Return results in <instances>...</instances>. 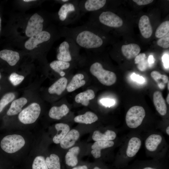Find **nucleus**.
Segmentation results:
<instances>
[{
  "mask_svg": "<svg viewBox=\"0 0 169 169\" xmlns=\"http://www.w3.org/2000/svg\"><path fill=\"white\" fill-rule=\"evenodd\" d=\"M121 50L123 55L127 59H131L137 56L140 53V47L136 44H130L122 46Z\"/></svg>",
  "mask_w": 169,
  "mask_h": 169,
  "instance_id": "2eb2a0df",
  "label": "nucleus"
},
{
  "mask_svg": "<svg viewBox=\"0 0 169 169\" xmlns=\"http://www.w3.org/2000/svg\"><path fill=\"white\" fill-rule=\"evenodd\" d=\"M133 2L139 5H146L153 2V0H133Z\"/></svg>",
  "mask_w": 169,
  "mask_h": 169,
  "instance_id": "58836bf2",
  "label": "nucleus"
},
{
  "mask_svg": "<svg viewBox=\"0 0 169 169\" xmlns=\"http://www.w3.org/2000/svg\"><path fill=\"white\" fill-rule=\"evenodd\" d=\"M68 80L65 77H62L52 84L48 89V91L50 94L61 95L66 89Z\"/></svg>",
  "mask_w": 169,
  "mask_h": 169,
  "instance_id": "f3484780",
  "label": "nucleus"
},
{
  "mask_svg": "<svg viewBox=\"0 0 169 169\" xmlns=\"http://www.w3.org/2000/svg\"><path fill=\"white\" fill-rule=\"evenodd\" d=\"M25 141L22 136L16 134L4 137L1 141L0 146L5 152L10 154L16 152L25 145Z\"/></svg>",
  "mask_w": 169,
  "mask_h": 169,
  "instance_id": "0eeeda50",
  "label": "nucleus"
},
{
  "mask_svg": "<svg viewBox=\"0 0 169 169\" xmlns=\"http://www.w3.org/2000/svg\"><path fill=\"white\" fill-rule=\"evenodd\" d=\"M167 89L168 90H169V81L167 82Z\"/></svg>",
  "mask_w": 169,
  "mask_h": 169,
  "instance_id": "8fccbe9b",
  "label": "nucleus"
},
{
  "mask_svg": "<svg viewBox=\"0 0 169 169\" xmlns=\"http://www.w3.org/2000/svg\"><path fill=\"white\" fill-rule=\"evenodd\" d=\"M91 59L87 61L89 72L93 76L96 77L102 84L110 86L115 84L116 80L115 74L113 72L104 68L102 64L98 61H93Z\"/></svg>",
  "mask_w": 169,
  "mask_h": 169,
  "instance_id": "20e7f679",
  "label": "nucleus"
},
{
  "mask_svg": "<svg viewBox=\"0 0 169 169\" xmlns=\"http://www.w3.org/2000/svg\"><path fill=\"white\" fill-rule=\"evenodd\" d=\"M100 102L106 107H110L114 105L115 103V101L113 99L108 98H103L100 100Z\"/></svg>",
  "mask_w": 169,
  "mask_h": 169,
  "instance_id": "e433bc0d",
  "label": "nucleus"
},
{
  "mask_svg": "<svg viewBox=\"0 0 169 169\" xmlns=\"http://www.w3.org/2000/svg\"><path fill=\"white\" fill-rule=\"evenodd\" d=\"M1 7L0 6V36L2 33V14Z\"/></svg>",
  "mask_w": 169,
  "mask_h": 169,
  "instance_id": "79ce46f5",
  "label": "nucleus"
},
{
  "mask_svg": "<svg viewBox=\"0 0 169 169\" xmlns=\"http://www.w3.org/2000/svg\"><path fill=\"white\" fill-rule=\"evenodd\" d=\"M47 166L49 169H61L60 160L58 155L51 154L45 159Z\"/></svg>",
  "mask_w": 169,
  "mask_h": 169,
  "instance_id": "c85d7f7f",
  "label": "nucleus"
},
{
  "mask_svg": "<svg viewBox=\"0 0 169 169\" xmlns=\"http://www.w3.org/2000/svg\"><path fill=\"white\" fill-rule=\"evenodd\" d=\"M97 116L92 112L88 111L84 114L76 116L74 119V121L77 123L86 124H91L98 120Z\"/></svg>",
  "mask_w": 169,
  "mask_h": 169,
  "instance_id": "393cba45",
  "label": "nucleus"
},
{
  "mask_svg": "<svg viewBox=\"0 0 169 169\" xmlns=\"http://www.w3.org/2000/svg\"><path fill=\"white\" fill-rule=\"evenodd\" d=\"M20 58L19 54L16 51L8 49L0 50V59L7 62L10 66L16 65Z\"/></svg>",
  "mask_w": 169,
  "mask_h": 169,
  "instance_id": "9b49d317",
  "label": "nucleus"
},
{
  "mask_svg": "<svg viewBox=\"0 0 169 169\" xmlns=\"http://www.w3.org/2000/svg\"><path fill=\"white\" fill-rule=\"evenodd\" d=\"M158 87L160 88L161 89H164L165 87V84L162 83H160L158 84Z\"/></svg>",
  "mask_w": 169,
  "mask_h": 169,
  "instance_id": "a18cd8bd",
  "label": "nucleus"
},
{
  "mask_svg": "<svg viewBox=\"0 0 169 169\" xmlns=\"http://www.w3.org/2000/svg\"><path fill=\"white\" fill-rule=\"evenodd\" d=\"M24 76L16 73H12L10 75L9 79L11 83L14 86L20 84L24 79Z\"/></svg>",
  "mask_w": 169,
  "mask_h": 169,
  "instance_id": "f704fd0d",
  "label": "nucleus"
},
{
  "mask_svg": "<svg viewBox=\"0 0 169 169\" xmlns=\"http://www.w3.org/2000/svg\"><path fill=\"white\" fill-rule=\"evenodd\" d=\"M27 99L21 97L13 101L8 110L7 114L9 116L17 115L22 110V109L27 102Z\"/></svg>",
  "mask_w": 169,
  "mask_h": 169,
  "instance_id": "aec40b11",
  "label": "nucleus"
},
{
  "mask_svg": "<svg viewBox=\"0 0 169 169\" xmlns=\"http://www.w3.org/2000/svg\"><path fill=\"white\" fill-rule=\"evenodd\" d=\"M166 132L167 134L169 135V126H168L166 129Z\"/></svg>",
  "mask_w": 169,
  "mask_h": 169,
  "instance_id": "de8ad7c7",
  "label": "nucleus"
},
{
  "mask_svg": "<svg viewBox=\"0 0 169 169\" xmlns=\"http://www.w3.org/2000/svg\"><path fill=\"white\" fill-rule=\"evenodd\" d=\"M84 75L82 74H75L72 78L66 87V90L69 92H71L84 85L86 81L84 80Z\"/></svg>",
  "mask_w": 169,
  "mask_h": 169,
  "instance_id": "4be33fe9",
  "label": "nucleus"
},
{
  "mask_svg": "<svg viewBox=\"0 0 169 169\" xmlns=\"http://www.w3.org/2000/svg\"><path fill=\"white\" fill-rule=\"evenodd\" d=\"M60 28L53 23L45 30L29 38L24 43V49L28 51L41 49L47 52L54 42L61 37Z\"/></svg>",
  "mask_w": 169,
  "mask_h": 169,
  "instance_id": "f03ea898",
  "label": "nucleus"
},
{
  "mask_svg": "<svg viewBox=\"0 0 169 169\" xmlns=\"http://www.w3.org/2000/svg\"><path fill=\"white\" fill-rule=\"evenodd\" d=\"M114 144V142L111 141H96L91 146L92 150L91 151V153L94 158H100L101 156V149L112 147Z\"/></svg>",
  "mask_w": 169,
  "mask_h": 169,
  "instance_id": "dca6fc26",
  "label": "nucleus"
},
{
  "mask_svg": "<svg viewBox=\"0 0 169 169\" xmlns=\"http://www.w3.org/2000/svg\"><path fill=\"white\" fill-rule=\"evenodd\" d=\"M139 28L142 36L145 38H149L152 33V28L148 17L144 15L140 19Z\"/></svg>",
  "mask_w": 169,
  "mask_h": 169,
  "instance_id": "f8f14e48",
  "label": "nucleus"
},
{
  "mask_svg": "<svg viewBox=\"0 0 169 169\" xmlns=\"http://www.w3.org/2000/svg\"><path fill=\"white\" fill-rule=\"evenodd\" d=\"M79 151L80 149L78 146H75L69 150L65 156L66 163L68 165L73 167L77 164V156Z\"/></svg>",
  "mask_w": 169,
  "mask_h": 169,
  "instance_id": "a878e982",
  "label": "nucleus"
},
{
  "mask_svg": "<svg viewBox=\"0 0 169 169\" xmlns=\"http://www.w3.org/2000/svg\"><path fill=\"white\" fill-rule=\"evenodd\" d=\"M162 140L160 135L153 134L149 136L146 139L145 145L146 149L150 151H154L157 148Z\"/></svg>",
  "mask_w": 169,
  "mask_h": 169,
  "instance_id": "b1692460",
  "label": "nucleus"
},
{
  "mask_svg": "<svg viewBox=\"0 0 169 169\" xmlns=\"http://www.w3.org/2000/svg\"><path fill=\"white\" fill-rule=\"evenodd\" d=\"M131 77L132 80L140 84H143L145 81L143 77L134 73L131 75Z\"/></svg>",
  "mask_w": 169,
  "mask_h": 169,
  "instance_id": "4c0bfd02",
  "label": "nucleus"
},
{
  "mask_svg": "<svg viewBox=\"0 0 169 169\" xmlns=\"http://www.w3.org/2000/svg\"></svg>",
  "mask_w": 169,
  "mask_h": 169,
  "instance_id": "864d4df0",
  "label": "nucleus"
},
{
  "mask_svg": "<svg viewBox=\"0 0 169 169\" xmlns=\"http://www.w3.org/2000/svg\"><path fill=\"white\" fill-rule=\"evenodd\" d=\"M32 169H48L44 157L41 155L35 157L33 161Z\"/></svg>",
  "mask_w": 169,
  "mask_h": 169,
  "instance_id": "2f4dec72",
  "label": "nucleus"
},
{
  "mask_svg": "<svg viewBox=\"0 0 169 169\" xmlns=\"http://www.w3.org/2000/svg\"><path fill=\"white\" fill-rule=\"evenodd\" d=\"M143 169H155L151 167H146L144 168Z\"/></svg>",
  "mask_w": 169,
  "mask_h": 169,
  "instance_id": "09e8293b",
  "label": "nucleus"
},
{
  "mask_svg": "<svg viewBox=\"0 0 169 169\" xmlns=\"http://www.w3.org/2000/svg\"><path fill=\"white\" fill-rule=\"evenodd\" d=\"M153 101L158 112L161 115H165L167 112V107L165 100L160 91H156L154 92Z\"/></svg>",
  "mask_w": 169,
  "mask_h": 169,
  "instance_id": "ddd939ff",
  "label": "nucleus"
},
{
  "mask_svg": "<svg viewBox=\"0 0 169 169\" xmlns=\"http://www.w3.org/2000/svg\"><path fill=\"white\" fill-rule=\"evenodd\" d=\"M147 61L149 66H151L154 63L155 61V59L154 58L153 56L150 55L148 57Z\"/></svg>",
  "mask_w": 169,
  "mask_h": 169,
  "instance_id": "a19ab883",
  "label": "nucleus"
},
{
  "mask_svg": "<svg viewBox=\"0 0 169 169\" xmlns=\"http://www.w3.org/2000/svg\"><path fill=\"white\" fill-rule=\"evenodd\" d=\"M116 136L115 133L112 131L107 130L104 133L95 131L93 133L92 138L95 141H111L115 139Z\"/></svg>",
  "mask_w": 169,
  "mask_h": 169,
  "instance_id": "bb28decb",
  "label": "nucleus"
},
{
  "mask_svg": "<svg viewBox=\"0 0 169 169\" xmlns=\"http://www.w3.org/2000/svg\"><path fill=\"white\" fill-rule=\"evenodd\" d=\"M157 44L159 46L164 48L169 47V33L165 36L160 38L157 41Z\"/></svg>",
  "mask_w": 169,
  "mask_h": 169,
  "instance_id": "c9c22d12",
  "label": "nucleus"
},
{
  "mask_svg": "<svg viewBox=\"0 0 169 169\" xmlns=\"http://www.w3.org/2000/svg\"><path fill=\"white\" fill-rule=\"evenodd\" d=\"M1 77H2L1 74V73L0 72V79H1Z\"/></svg>",
  "mask_w": 169,
  "mask_h": 169,
  "instance_id": "603ef678",
  "label": "nucleus"
},
{
  "mask_svg": "<svg viewBox=\"0 0 169 169\" xmlns=\"http://www.w3.org/2000/svg\"><path fill=\"white\" fill-rule=\"evenodd\" d=\"M166 100L167 103L168 104H169V94H168L167 95L166 98Z\"/></svg>",
  "mask_w": 169,
  "mask_h": 169,
  "instance_id": "49530a36",
  "label": "nucleus"
},
{
  "mask_svg": "<svg viewBox=\"0 0 169 169\" xmlns=\"http://www.w3.org/2000/svg\"><path fill=\"white\" fill-rule=\"evenodd\" d=\"M55 127L57 133L54 137L53 141L54 143L58 144L60 143L70 131V127L68 125L63 123H57Z\"/></svg>",
  "mask_w": 169,
  "mask_h": 169,
  "instance_id": "6ab92c4d",
  "label": "nucleus"
},
{
  "mask_svg": "<svg viewBox=\"0 0 169 169\" xmlns=\"http://www.w3.org/2000/svg\"><path fill=\"white\" fill-rule=\"evenodd\" d=\"M72 169H88L87 167L85 165L79 166L74 168Z\"/></svg>",
  "mask_w": 169,
  "mask_h": 169,
  "instance_id": "37998d69",
  "label": "nucleus"
},
{
  "mask_svg": "<svg viewBox=\"0 0 169 169\" xmlns=\"http://www.w3.org/2000/svg\"><path fill=\"white\" fill-rule=\"evenodd\" d=\"M162 61L166 69L169 68V55L165 54L162 58Z\"/></svg>",
  "mask_w": 169,
  "mask_h": 169,
  "instance_id": "ea45409f",
  "label": "nucleus"
},
{
  "mask_svg": "<svg viewBox=\"0 0 169 169\" xmlns=\"http://www.w3.org/2000/svg\"><path fill=\"white\" fill-rule=\"evenodd\" d=\"M169 32V21H166L162 22L157 28L155 36L160 38L165 36Z\"/></svg>",
  "mask_w": 169,
  "mask_h": 169,
  "instance_id": "7c9ffc66",
  "label": "nucleus"
},
{
  "mask_svg": "<svg viewBox=\"0 0 169 169\" xmlns=\"http://www.w3.org/2000/svg\"><path fill=\"white\" fill-rule=\"evenodd\" d=\"M106 2L105 0H79V6L82 15L89 12L98 11L105 6Z\"/></svg>",
  "mask_w": 169,
  "mask_h": 169,
  "instance_id": "9d476101",
  "label": "nucleus"
},
{
  "mask_svg": "<svg viewBox=\"0 0 169 169\" xmlns=\"http://www.w3.org/2000/svg\"><path fill=\"white\" fill-rule=\"evenodd\" d=\"M69 111L68 106L63 104L59 106H54L50 109L49 115L53 119L59 120L67 115Z\"/></svg>",
  "mask_w": 169,
  "mask_h": 169,
  "instance_id": "a211bd4d",
  "label": "nucleus"
},
{
  "mask_svg": "<svg viewBox=\"0 0 169 169\" xmlns=\"http://www.w3.org/2000/svg\"><path fill=\"white\" fill-rule=\"evenodd\" d=\"M80 49L72 39L65 38L58 48L57 59L59 60L71 62L74 58L78 57Z\"/></svg>",
  "mask_w": 169,
  "mask_h": 169,
  "instance_id": "423d86ee",
  "label": "nucleus"
},
{
  "mask_svg": "<svg viewBox=\"0 0 169 169\" xmlns=\"http://www.w3.org/2000/svg\"><path fill=\"white\" fill-rule=\"evenodd\" d=\"M15 95L13 92H9L5 94L0 100V113L4 107L15 98Z\"/></svg>",
  "mask_w": 169,
  "mask_h": 169,
  "instance_id": "473e14b6",
  "label": "nucleus"
},
{
  "mask_svg": "<svg viewBox=\"0 0 169 169\" xmlns=\"http://www.w3.org/2000/svg\"><path fill=\"white\" fill-rule=\"evenodd\" d=\"M70 1V0H61L56 1L57 2H58L62 4L68 3Z\"/></svg>",
  "mask_w": 169,
  "mask_h": 169,
  "instance_id": "c03bdc74",
  "label": "nucleus"
},
{
  "mask_svg": "<svg viewBox=\"0 0 169 169\" xmlns=\"http://www.w3.org/2000/svg\"><path fill=\"white\" fill-rule=\"evenodd\" d=\"M141 145L140 139L137 137H133L129 141L126 151L127 156L131 157L134 156L138 152Z\"/></svg>",
  "mask_w": 169,
  "mask_h": 169,
  "instance_id": "5701e85b",
  "label": "nucleus"
},
{
  "mask_svg": "<svg viewBox=\"0 0 169 169\" xmlns=\"http://www.w3.org/2000/svg\"><path fill=\"white\" fill-rule=\"evenodd\" d=\"M151 75L153 79L157 84L161 79L162 82L164 84L167 83L169 81L168 77L165 74H161L159 72L156 71H152L151 73Z\"/></svg>",
  "mask_w": 169,
  "mask_h": 169,
  "instance_id": "72a5a7b5",
  "label": "nucleus"
},
{
  "mask_svg": "<svg viewBox=\"0 0 169 169\" xmlns=\"http://www.w3.org/2000/svg\"><path fill=\"white\" fill-rule=\"evenodd\" d=\"M146 58V54L142 53L139 54L136 57L135 59V63L137 64V68L141 71H145L148 65Z\"/></svg>",
  "mask_w": 169,
  "mask_h": 169,
  "instance_id": "c756f323",
  "label": "nucleus"
},
{
  "mask_svg": "<svg viewBox=\"0 0 169 169\" xmlns=\"http://www.w3.org/2000/svg\"><path fill=\"white\" fill-rule=\"evenodd\" d=\"M79 0H70L62 4L54 14L55 21L63 27L71 24L78 20L82 15L79 6Z\"/></svg>",
  "mask_w": 169,
  "mask_h": 169,
  "instance_id": "7ed1b4c3",
  "label": "nucleus"
},
{
  "mask_svg": "<svg viewBox=\"0 0 169 169\" xmlns=\"http://www.w3.org/2000/svg\"><path fill=\"white\" fill-rule=\"evenodd\" d=\"M93 169H102L100 168H99V167H98L96 166V167H95L93 168Z\"/></svg>",
  "mask_w": 169,
  "mask_h": 169,
  "instance_id": "3c124183",
  "label": "nucleus"
},
{
  "mask_svg": "<svg viewBox=\"0 0 169 169\" xmlns=\"http://www.w3.org/2000/svg\"><path fill=\"white\" fill-rule=\"evenodd\" d=\"M71 66V62H66L59 60H55L49 64L50 68L59 74L64 71L69 69Z\"/></svg>",
  "mask_w": 169,
  "mask_h": 169,
  "instance_id": "cd10ccee",
  "label": "nucleus"
},
{
  "mask_svg": "<svg viewBox=\"0 0 169 169\" xmlns=\"http://www.w3.org/2000/svg\"><path fill=\"white\" fill-rule=\"evenodd\" d=\"M79 133L75 129L70 131L60 142V146L64 149H67L74 145L79 139Z\"/></svg>",
  "mask_w": 169,
  "mask_h": 169,
  "instance_id": "4468645a",
  "label": "nucleus"
},
{
  "mask_svg": "<svg viewBox=\"0 0 169 169\" xmlns=\"http://www.w3.org/2000/svg\"><path fill=\"white\" fill-rule=\"evenodd\" d=\"M62 37L72 39L80 49L94 52L103 46L105 36L101 35L98 27L87 22L84 24L74 28H60Z\"/></svg>",
  "mask_w": 169,
  "mask_h": 169,
  "instance_id": "f257e3e1",
  "label": "nucleus"
},
{
  "mask_svg": "<svg viewBox=\"0 0 169 169\" xmlns=\"http://www.w3.org/2000/svg\"><path fill=\"white\" fill-rule=\"evenodd\" d=\"M94 91L91 89H88L77 95L75 97V101L80 103L84 106H87L90 103V101L95 97Z\"/></svg>",
  "mask_w": 169,
  "mask_h": 169,
  "instance_id": "412c9836",
  "label": "nucleus"
},
{
  "mask_svg": "<svg viewBox=\"0 0 169 169\" xmlns=\"http://www.w3.org/2000/svg\"><path fill=\"white\" fill-rule=\"evenodd\" d=\"M146 115L144 108L142 106H134L127 111L125 116L127 125L131 128H136L142 123Z\"/></svg>",
  "mask_w": 169,
  "mask_h": 169,
  "instance_id": "1a4fd4ad",
  "label": "nucleus"
},
{
  "mask_svg": "<svg viewBox=\"0 0 169 169\" xmlns=\"http://www.w3.org/2000/svg\"><path fill=\"white\" fill-rule=\"evenodd\" d=\"M93 24L98 23L110 28H117L123 24L122 19L115 13L110 11H104L98 13H91L88 22Z\"/></svg>",
  "mask_w": 169,
  "mask_h": 169,
  "instance_id": "39448f33",
  "label": "nucleus"
},
{
  "mask_svg": "<svg viewBox=\"0 0 169 169\" xmlns=\"http://www.w3.org/2000/svg\"><path fill=\"white\" fill-rule=\"evenodd\" d=\"M41 111L39 104L33 102L22 110L19 113L18 119L24 124H30L35 122L38 118Z\"/></svg>",
  "mask_w": 169,
  "mask_h": 169,
  "instance_id": "6e6552de",
  "label": "nucleus"
}]
</instances>
